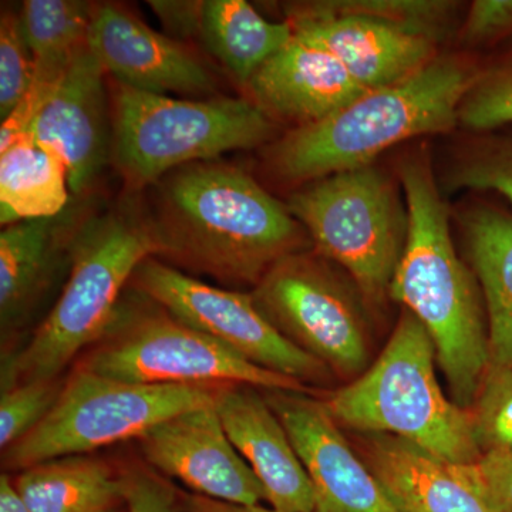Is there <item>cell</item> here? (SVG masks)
<instances>
[{
  "mask_svg": "<svg viewBox=\"0 0 512 512\" xmlns=\"http://www.w3.org/2000/svg\"><path fill=\"white\" fill-rule=\"evenodd\" d=\"M151 212L158 259L227 286L259 284L286 256L308 251V232L252 175L220 161L184 165L157 181Z\"/></svg>",
  "mask_w": 512,
  "mask_h": 512,
  "instance_id": "cell-1",
  "label": "cell"
},
{
  "mask_svg": "<svg viewBox=\"0 0 512 512\" xmlns=\"http://www.w3.org/2000/svg\"><path fill=\"white\" fill-rule=\"evenodd\" d=\"M399 180L409 234L390 298L427 330L453 402L470 410L491 366L483 293L473 269L454 247L446 202L429 157L404 160Z\"/></svg>",
  "mask_w": 512,
  "mask_h": 512,
  "instance_id": "cell-2",
  "label": "cell"
},
{
  "mask_svg": "<svg viewBox=\"0 0 512 512\" xmlns=\"http://www.w3.org/2000/svg\"><path fill=\"white\" fill-rule=\"evenodd\" d=\"M151 212L136 197L87 212L74 232L63 291L26 345L2 359L0 387L59 379L99 342L141 262L160 256Z\"/></svg>",
  "mask_w": 512,
  "mask_h": 512,
  "instance_id": "cell-3",
  "label": "cell"
},
{
  "mask_svg": "<svg viewBox=\"0 0 512 512\" xmlns=\"http://www.w3.org/2000/svg\"><path fill=\"white\" fill-rule=\"evenodd\" d=\"M476 74L458 57L439 55L403 82L367 90L326 119L292 128L269 147V170L284 183L308 184L375 164L412 138L453 130Z\"/></svg>",
  "mask_w": 512,
  "mask_h": 512,
  "instance_id": "cell-4",
  "label": "cell"
},
{
  "mask_svg": "<svg viewBox=\"0 0 512 512\" xmlns=\"http://www.w3.org/2000/svg\"><path fill=\"white\" fill-rule=\"evenodd\" d=\"M436 362L429 333L404 311L375 362L323 403L340 427L400 437L448 463H474L483 451L470 410L444 394Z\"/></svg>",
  "mask_w": 512,
  "mask_h": 512,
  "instance_id": "cell-5",
  "label": "cell"
},
{
  "mask_svg": "<svg viewBox=\"0 0 512 512\" xmlns=\"http://www.w3.org/2000/svg\"><path fill=\"white\" fill-rule=\"evenodd\" d=\"M113 106V160L134 190L275 137V121L252 100L173 99L117 83Z\"/></svg>",
  "mask_w": 512,
  "mask_h": 512,
  "instance_id": "cell-6",
  "label": "cell"
},
{
  "mask_svg": "<svg viewBox=\"0 0 512 512\" xmlns=\"http://www.w3.org/2000/svg\"><path fill=\"white\" fill-rule=\"evenodd\" d=\"M286 207L315 251L348 272L363 301L382 305L409 234L406 201L392 178L375 164L343 171L301 185Z\"/></svg>",
  "mask_w": 512,
  "mask_h": 512,
  "instance_id": "cell-7",
  "label": "cell"
},
{
  "mask_svg": "<svg viewBox=\"0 0 512 512\" xmlns=\"http://www.w3.org/2000/svg\"><path fill=\"white\" fill-rule=\"evenodd\" d=\"M76 366L128 383L251 384L306 392L305 384L248 362L130 285L109 328Z\"/></svg>",
  "mask_w": 512,
  "mask_h": 512,
  "instance_id": "cell-8",
  "label": "cell"
},
{
  "mask_svg": "<svg viewBox=\"0 0 512 512\" xmlns=\"http://www.w3.org/2000/svg\"><path fill=\"white\" fill-rule=\"evenodd\" d=\"M220 387L121 382L74 366L45 419L2 451L3 467L19 473L53 458L137 440L175 414L214 404Z\"/></svg>",
  "mask_w": 512,
  "mask_h": 512,
  "instance_id": "cell-9",
  "label": "cell"
},
{
  "mask_svg": "<svg viewBox=\"0 0 512 512\" xmlns=\"http://www.w3.org/2000/svg\"><path fill=\"white\" fill-rule=\"evenodd\" d=\"M318 252L281 259L252 289L256 308L282 336L340 377L369 367V335L348 284Z\"/></svg>",
  "mask_w": 512,
  "mask_h": 512,
  "instance_id": "cell-10",
  "label": "cell"
},
{
  "mask_svg": "<svg viewBox=\"0 0 512 512\" xmlns=\"http://www.w3.org/2000/svg\"><path fill=\"white\" fill-rule=\"evenodd\" d=\"M130 286L262 369L305 386L325 383L330 376L328 367L296 348L266 320L251 292L205 284L156 256L138 265Z\"/></svg>",
  "mask_w": 512,
  "mask_h": 512,
  "instance_id": "cell-11",
  "label": "cell"
},
{
  "mask_svg": "<svg viewBox=\"0 0 512 512\" xmlns=\"http://www.w3.org/2000/svg\"><path fill=\"white\" fill-rule=\"evenodd\" d=\"M134 441L144 463L194 494L245 507L266 500L264 485L228 439L215 403L175 414Z\"/></svg>",
  "mask_w": 512,
  "mask_h": 512,
  "instance_id": "cell-12",
  "label": "cell"
},
{
  "mask_svg": "<svg viewBox=\"0 0 512 512\" xmlns=\"http://www.w3.org/2000/svg\"><path fill=\"white\" fill-rule=\"evenodd\" d=\"M311 480L312 512H399L350 446L323 400L298 390L262 389Z\"/></svg>",
  "mask_w": 512,
  "mask_h": 512,
  "instance_id": "cell-13",
  "label": "cell"
},
{
  "mask_svg": "<svg viewBox=\"0 0 512 512\" xmlns=\"http://www.w3.org/2000/svg\"><path fill=\"white\" fill-rule=\"evenodd\" d=\"M104 74L87 43L80 47L28 134L63 161L77 198L89 194L113 157Z\"/></svg>",
  "mask_w": 512,
  "mask_h": 512,
  "instance_id": "cell-14",
  "label": "cell"
},
{
  "mask_svg": "<svg viewBox=\"0 0 512 512\" xmlns=\"http://www.w3.org/2000/svg\"><path fill=\"white\" fill-rule=\"evenodd\" d=\"M87 46L116 83L138 92L210 96L215 82L187 47L111 3L94 6Z\"/></svg>",
  "mask_w": 512,
  "mask_h": 512,
  "instance_id": "cell-15",
  "label": "cell"
},
{
  "mask_svg": "<svg viewBox=\"0 0 512 512\" xmlns=\"http://www.w3.org/2000/svg\"><path fill=\"white\" fill-rule=\"evenodd\" d=\"M83 214L82 208L70 201L57 217L19 221L0 232L2 359L20 348V336L45 302L60 271L69 269L70 247Z\"/></svg>",
  "mask_w": 512,
  "mask_h": 512,
  "instance_id": "cell-16",
  "label": "cell"
},
{
  "mask_svg": "<svg viewBox=\"0 0 512 512\" xmlns=\"http://www.w3.org/2000/svg\"><path fill=\"white\" fill-rule=\"evenodd\" d=\"M215 409L228 439L247 461L276 512H312L315 495L284 424L251 384H224Z\"/></svg>",
  "mask_w": 512,
  "mask_h": 512,
  "instance_id": "cell-17",
  "label": "cell"
},
{
  "mask_svg": "<svg viewBox=\"0 0 512 512\" xmlns=\"http://www.w3.org/2000/svg\"><path fill=\"white\" fill-rule=\"evenodd\" d=\"M247 89L269 119L293 128L326 119L367 92L336 57L296 36L252 76Z\"/></svg>",
  "mask_w": 512,
  "mask_h": 512,
  "instance_id": "cell-18",
  "label": "cell"
},
{
  "mask_svg": "<svg viewBox=\"0 0 512 512\" xmlns=\"http://www.w3.org/2000/svg\"><path fill=\"white\" fill-rule=\"evenodd\" d=\"M289 23L298 39L336 57L365 90L403 82L439 56L436 43L373 20L330 16Z\"/></svg>",
  "mask_w": 512,
  "mask_h": 512,
  "instance_id": "cell-19",
  "label": "cell"
},
{
  "mask_svg": "<svg viewBox=\"0 0 512 512\" xmlns=\"http://www.w3.org/2000/svg\"><path fill=\"white\" fill-rule=\"evenodd\" d=\"M359 456L399 512H487L453 463L412 441L360 434Z\"/></svg>",
  "mask_w": 512,
  "mask_h": 512,
  "instance_id": "cell-20",
  "label": "cell"
},
{
  "mask_svg": "<svg viewBox=\"0 0 512 512\" xmlns=\"http://www.w3.org/2000/svg\"><path fill=\"white\" fill-rule=\"evenodd\" d=\"M487 313L490 367L512 369V217L491 207L460 221Z\"/></svg>",
  "mask_w": 512,
  "mask_h": 512,
  "instance_id": "cell-21",
  "label": "cell"
},
{
  "mask_svg": "<svg viewBox=\"0 0 512 512\" xmlns=\"http://www.w3.org/2000/svg\"><path fill=\"white\" fill-rule=\"evenodd\" d=\"M13 483L30 512H127L120 464L92 454L43 461Z\"/></svg>",
  "mask_w": 512,
  "mask_h": 512,
  "instance_id": "cell-22",
  "label": "cell"
},
{
  "mask_svg": "<svg viewBox=\"0 0 512 512\" xmlns=\"http://www.w3.org/2000/svg\"><path fill=\"white\" fill-rule=\"evenodd\" d=\"M200 36L210 53L239 83L252 76L292 42L289 22H269L245 0H205Z\"/></svg>",
  "mask_w": 512,
  "mask_h": 512,
  "instance_id": "cell-23",
  "label": "cell"
},
{
  "mask_svg": "<svg viewBox=\"0 0 512 512\" xmlns=\"http://www.w3.org/2000/svg\"><path fill=\"white\" fill-rule=\"evenodd\" d=\"M69 178L53 151L26 136L0 153V221L52 218L69 207Z\"/></svg>",
  "mask_w": 512,
  "mask_h": 512,
  "instance_id": "cell-24",
  "label": "cell"
},
{
  "mask_svg": "<svg viewBox=\"0 0 512 512\" xmlns=\"http://www.w3.org/2000/svg\"><path fill=\"white\" fill-rule=\"evenodd\" d=\"M94 6L82 0H26L19 13L22 33L35 60L29 93L47 100L62 82L73 57L86 45Z\"/></svg>",
  "mask_w": 512,
  "mask_h": 512,
  "instance_id": "cell-25",
  "label": "cell"
},
{
  "mask_svg": "<svg viewBox=\"0 0 512 512\" xmlns=\"http://www.w3.org/2000/svg\"><path fill=\"white\" fill-rule=\"evenodd\" d=\"M288 22L353 16L440 45L456 28L460 3L450 0H315L284 6Z\"/></svg>",
  "mask_w": 512,
  "mask_h": 512,
  "instance_id": "cell-26",
  "label": "cell"
},
{
  "mask_svg": "<svg viewBox=\"0 0 512 512\" xmlns=\"http://www.w3.org/2000/svg\"><path fill=\"white\" fill-rule=\"evenodd\" d=\"M448 190L493 191L512 205V136L478 134L451 156L444 171Z\"/></svg>",
  "mask_w": 512,
  "mask_h": 512,
  "instance_id": "cell-27",
  "label": "cell"
},
{
  "mask_svg": "<svg viewBox=\"0 0 512 512\" xmlns=\"http://www.w3.org/2000/svg\"><path fill=\"white\" fill-rule=\"evenodd\" d=\"M458 126L477 134L512 126V49L477 72L458 109Z\"/></svg>",
  "mask_w": 512,
  "mask_h": 512,
  "instance_id": "cell-28",
  "label": "cell"
},
{
  "mask_svg": "<svg viewBox=\"0 0 512 512\" xmlns=\"http://www.w3.org/2000/svg\"><path fill=\"white\" fill-rule=\"evenodd\" d=\"M481 451H512V369L490 367L470 409Z\"/></svg>",
  "mask_w": 512,
  "mask_h": 512,
  "instance_id": "cell-29",
  "label": "cell"
},
{
  "mask_svg": "<svg viewBox=\"0 0 512 512\" xmlns=\"http://www.w3.org/2000/svg\"><path fill=\"white\" fill-rule=\"evenodd\" d=\"M66 376L18 384L3 390L0 396V448L8 450L16 441L30 433L52 407L64 386Z\"/></svg>",
  "mask_w": 512,
  "mask_h": 512,
  "instance_id": "cell-30",
  "label": "cell"
},
{
  "mask_svg": "<svg viewBox=\"0 0 512 512\" xmlns=\"http://www.w3.org/2000/svg\"><path fill=\"white\" fill-rule=\"evenodd\" d=\"M35 77V60L22 33L19 15L3 10L0 19V117L22 103Z\"/></svg>",
  "mask_w": 512,
  "mask_h": 512,
  "instance_id": "cell-31",
  "label": "cell"
},
{
  "mask_svg": "<svg viewBox=\"0 0 512 512\" xmlns=\"http://www.w3.org/2000/svg\"><path fill=\"white\" fill-rule=\"evenodd\" d=\"M454 467L487 512H512V451H488Z\"/></svg>",
  "mask_w": 512,
  "mask_h": 512,
  "instance_id": "cell-32",
  "label": "cell"
},
{
  "mask_svg": "<svg viewBox=\"0 0 512 512\" xmlns=\"http://www.w3.org/2000/svg\"><path fill=\"white\" fill-rule=\"evenodd\" d=\"M127 512H181L180 488L143 460L120 464Z\"/></svg>",
  "mask_w": 512,
  "mask_h": 512,
  "instance_id": "cell-33",
  "label": "cell"
},
{
  "mask_svg": "<svg viewBox=\"0 0 512 512\" xmlns=\"http://www.w3.org/2000/svg\"><path fill=\"white\" fill-rule=\"evenodd\" d=\"M512 37V0H476L461 26V43L468 47L494 45Z\"/></svg>",
  "mask_w": 512,
  "mask_h": 512,
  "instance_id": "cell-34",
  "label": "cell"
},
{
  "mask_svg": "<svg viewBox=\"0 0 512 512\" xmlns=\"http://www.w3.org/2000/svg\"><path fill=\"white\" fill-rule=\"evenodd\" d=\"M148 5L163 23L164 29H167L171 35L178 37L200 35L204 2L154 0V2H148Z\"/></svg>",
  "mask_w": 512,
  "mask_h": 512,
  "instance_id": "cell-35",
  "label": "cell"
},
{
  "mask_svg": "<svg viewBox=\"0 0 512 512\" xmlns=\"http://www.w3.org/2000/svg\"><path fill=\"white\" fill-rule=\"evenodd\" d=\"M181 512H276L269 508L254 505V507H245V505H235L222 503V501L212 500L204 495L187 493L180 490Z\"/></svg>",
  "mask_w": 512,
  "mask_h": 512,
  "instance_id": "cell-36",
  "label": "cell"
},
{
  "mask_svg": "<svg viewBox=\"0 0 512 512\" xmlns=\"http://www.w3.org/2000/svg\"><path fill=\"white\" fill-rule=\"evenodd\" d=\"M0 512H30L8 473L0 477Z\"/></svg>",
  "mask_w": 512,
  "mask_h": 512,
  "instance_id": "cell-37",
  "label": "cell"
}]
</instances>
